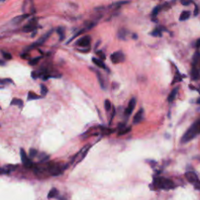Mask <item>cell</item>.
I'll return each mask as SVG.
<instances>
[{
  "instance_id": "cell-36",
  "label": "cell",
  "mask_w": 200,
  "mask_h": 200,
  "mask_svg": "<svg viewBox=\"0 0 200 200\" xmlns=\"http://www.w3.org/2000/svg\"><path fill=\"white\" fill-rule=\"evenodd\" d=\"M97 55L100 56V60H105L106 59V56H105V54L102 51H100V52H97Z\"/></svg>"
},
{
  "instance_id": "cell-26",
  "label": "cell",
  "mask_w": 200,
  "mask_h": 200,
  "mask_svg": "<svg viewBox=\"0 0 200 200\" xmlns=\"http://www.w3.org/2000/svg\"><path fill=\"white\" fill-rule=\"evenodd\" d=\"M161 8H162V6H156V7H155L153 10H152V17H156L157 15H158L159 12L160 11Z\"/></svg>"
},
{
  "instance_id": "cell-22",
  "label": "cell",
  "mask_w": 200,
  "mask_h": 200,
  "mask_svg": "<svg viewBox=\"0 0 200 200\" xmlns=\"http://www.w3.org/2000/svg\"><path fill=\"white\" fill-rule=\"evenodd\" d=\"M185 77V76L180 74L179 72H178V71H177V74H176V75L174 76V80H173L172 85H174V84H175V83H177V82H180V81H181L182 78H183V77Z\"/></svg>"
},
{
  "instance_id": "cell-6",
  "label": "cell",
  "mask_w": 200,
  "mask_h": 200,
  "mask_svg": "<svg viewBox=\"0 0 200 200\" xmlns=\"http://www.w3.org/2000/svg\"><path fill=\"white\" fill-rule=\"evenodd\" d=\"M38 27V21L36 18H32V20L28 22L27 24L23 27L24 32H32V31H36Z\"/></svg>"
},
{
  "instance_id": "cell-10",
  "label": "cell",
  "mask_w": 200,
  "mask_h": 200,
  "mask_svg": "<svg viewBox=\"0 0 200 200\" xmlns=\"http://www.w3.org/2000/svg\"><path fill=\"white\" fill-rule=\"evenodd\" d=\"M143 115H144V110L142 108H141L138 111V112L135 115L133 119V123L135 124H139L141 121L143 120Z\"/></svg>"
},
{
  "instance_id": "cell-39",
  "label": "cell",
  "mask_w": 200,
  "mask_h": 200,
  "mask_svg": "<svg viewBox=\"0 0 200 200\" xmlns=\"http://www.w3.org/2000/svg\"><path fill=\"white\" fill-rule=\"evenodd\" d=\"M196 47H197V48H199V47H200V38H199V39L197 40V41H196Z\"/></svg>"
},
{
  "instance_id": "cell-18",
  "label": "cell",
  "mask_w": 200,
  "mask_h": 200,
  "mask_svg": "<svg viewBox=\"0 0 200 200\" xmlns=\"http://www.w3.org/2000/svg\"><path fill=\"white\" fill-rule=\"evenodd\" d=\"M95 72H96V75H97V78H98V80H99V83L100 86H101V88H102V89H105L106 86H105L104 80H103V78H102V74H100L99 71H95Z\"/></svg>"
},
{
  "instance_id": "cell-20",
  "label": "cell",
  "mask_w": 200,
  "mask_h": 200,
  "mask_svg": "<svg viewBox=\"0 0 200 200\" xmlns=\"http://www.w3.org/2000/svg\"><path fill=\"white\" fill-rule=\"evenodd\" d=\"M162 27H156L151 32V35L155 36V37H161L162 36Z\"/></svg>"
},
{
  "instance_id": "cell-31",
  "label": "cell",
  "mask_w": 200,
  "mask_h": 200,
  "mask_svg": "<svg viewBox=\"0 0 200 200\" xmlns=\"http://www.w3.org/2000/svg\"><path fill=\"white\" fill-rule=\"evenodd\" d=\"M40 87H41V94H42V96H46L47 92H48V88H46L45 85H41Z\"/></svg>"
},
{
  "instance_id": "cell-1",
  "label": "cell",
  "mask_w": 200,
  "mask_h": 200,
  "mask_svg": "<svg viewBox=\"0 0 200 200\" xmlns=\"http://www.w3.org/2000/svg\"><path fill=\"white\" fill-rule=\"evenodd\" d=\"M200 135V120L196 121L184 134L181 139V143H187L193 140L197 135Z\"/></svg>"
},
{
  "instance_id": "cell-8",
  "label": "cell",
  "mask_w": 200,
  "mask_h": 200,
  "mask_svg": "<svg viewBox=\"0 0 200 200\" xmlns=\"http://www.w3.org/2000/svg\"><path fill=\"white\" fill-rule=\"evenodd\" d=\"M135 106H136V99L132 98L131 100H130L127 107L125 109L124 114L126 115V116H130V115L131 114V112H133L135 108Z\"/></svg>"
},
{
  "instance_id": "cell-28",
  "label": "cell",
  "mask_w": 200,
  "mask_h": 200,
  "mask_svg": "<svg viewBox=\"0 0 200 200\" xmlns=\"http://www.w3.org/2000/svg\"><path fill=\"white\" fill-rule=\"evenodd\" d=\"M104 106H105V110H106V111H110L111 110V108H112V104H111L110 101L109 99L105 100Z\"/></svg>"
},
{
  "instance_id": "cell-23",
  "label": "cell",
  "mask_w": 200,
  "mask_h": 200,
  "mask_svg": "<svg viewBox=\"0 0 200 200\" xmlns=\"http://www.w3.org/2000/svg\"><path fill=\"white\" fill-rule=\"evenodd\" d=\"M41 98V96H38L34 92H28V95H27V100L30 101V100H35V99H38Z\"/></svg>"
},
{
  "instance_id": "cell-27",
  "label": "cell",
  "mask_w": 200,
  "mask_h": 200,
  "mask_svg": "<svg viewBox=\"0 0 200 200\" xmlns=\"http://www.w3.org/2000/svg\"><path fill=\"white\" fill-rule=\"evenodd\" d=\"M41 59H42V56H38V57H35V58L31 59V60L29 61V64L31 65V66H35V65H36L38 62H39Z\"/></svg>"
},
{
  "instance_id": "cell-33",
  "label": "cell",
  "mask_w": 200,
  "mask_h": 200,
  "mask_svg": "<svg viewBox=\"0 0 200 200\" xmlns=\"http://www.w3.org/2000/svg\"><path fill=\"white\" fill-rule=\"evenodd\" d=\"M0 83L1 85H3V84H8V83H12V81L11 79H2L0 81Z\"/></svg>"
},
{
  "instance_id": "cell-25",
  "label": "cell",
  "mask_w": 200,
  "mask_h": 200,
  "mask_svg": "<svg viewBox=\"0 0 200 200\" xmlns=\"http://www.w3.org/2000/svg\"><path fill=\"white\" fill-rule=\"evenodd\" d=\"M56 32H57L59 35H60V41L64 39V37H65L64 30H63L62 27H58V28L56 29Z\"/></svg>"
},
{
  "instance_id": "cell-7",
  "label": "cell",
  "mask_w": 200,
  "mask_h": 200,
  "mask_svg": "<svg viewBox=\"0 0 200 200\" xmlns=\"http://www.w3.org/2000/svg\"><path fill=\"white\" fill-rule=\"evenodd\" d=\"M90 42H91V37L89 35H87L84 36L79 40H77L76 45L81 47H88L90 45Z\"/></svg>"
},
{
  "instance_id": "cell-34",
  "label": "cell",
  "mask_w": 200,
  "mask_h": 200,
  "mask_svg": "<svg viewBox=\"0 0 200 200\" xmlns=\"http://www.w3.org/2000/svg\"><path fill=\"white\" fill-rule=\"evenodd\" d=\"M38 77H39V74L38 73V72H35V71L31 72V77L33 79H36V78H38Z\"/></svg>"
},
{
  "instance_id": "cell-12",
  "label": "cell",
  "mask_w": 200,
  "mask_h": 200,
  "mask_svg": "<svg viewBox=\"0 0 200 200\" xmlns=\"http://www.w3.org/2000/svg\"><path fill=\"white\" fill-rule=\"evenodd\" d=\"M17 165H6L5 167H2V169H1V174H10L11 171H15V169L17 168Z\"/></svg>"
},
{
  "instance_id": "cell-21",
  "label": "cell",
  "mask_w": 200,
  "mask_h": 200,
  "mask_svg": "<svg viewBox=\"0 0 200 200\" xmlns=\"http://www.w3.org/2000/svg\"><path fill=\"white\" fill-rule=\"evenodd\" d=\"M127 34H128V31H127V30L121 29L118 31V38H120V39L125 40L126 36L127 35Z\"/></svg>"
},
{
  "instance_id": "cell-32",
  "label": "cell",
  "mask_w": 200,
  "mask_h": 200,
  "mask_svg": "<svg viewBox=\"0 0 200 200\" xmlns=\"http://www.w3.org/2000/svg\"><path fill=\"white\" fill-rule=\"evenodd\" d=\"M85 29H82V30H81V31H78V32H77V33H76V34H75L74 35H73V37L71 38V39L69 40L68 42H67V44H68V43H69V42H71V41H72V40H73V39H74L75 38H77V36H79V35H81V34H82V33H83L84 31H85Z\"/></svg>"
},
{
  "instance_id": "cell-3",
  "label": "cell",
  "mask_w": 200,
  "mask_h": 200,
  "mask_svg": "<svg viewBox=\"0 0 200 200\" xmlns=\"http://www.w3.org/2000/svg\"><path fill=\"white\" fill-rule=\"evenodd\" d=\"M52 30H51V31H49L47 33L45 34L44 35H42V37L40 38L39 39H38L36 42H34L33 44H31V46H30L29 47L27 48V50L37 48V47H38V46H42V44H44L46 42V40L48 39L49 38V36L52 35Z\"/></svg>"
},
{
  "instance_id": "cell-14",
  "label": "cell",
  "mask_w": 200,
  "mask_h": 200,
  "mask_svg": "<svg viewBox=\"0 0 200 200\" xmlns=\"http://www.w3.org/2000/svg\"><path fill=\"white\" fill-rule=\"evenodd\" d=\"M178 90H179L178 87H176V88H174L172 91H171V92L170 93L168 97H167V100H168L169 102H172L175 99L176 96H177V94L178 93Z\"/></svg>"
},
{
  "instance_id": "cell-5",
  "label": "cell",
  "mask_w": 200,
  "mask_h": 200,
  "mask_svg": "<svg viewBox=\"0 0 200 200\" xmlns=\"http://www.w3.org/2000/svg\"><path fill=\"white\" fill-rule=\"evenodd\" d=\"M110 60L114 64L119 62H123L125 60V56L121 51H117L110 55Z\"/></svg>"
},
{
  "instance_id": "cell-9",
  "label": "cell",
  "mask_w": 200,
  "mask_h": 200,
  "mask_svg": "<svg viewBox=\"0 0 200 200\" xmlns=\"http://www.w3.org/2000/svg\"><path fill=\"white\" fill-rule=\"evenodd\" d=\"M185 175L186 179L188 181V182L193 184V185H195L196 182H198L199 181L197 174L196 173L192 172V171H188V172H186Z\"/></svg>"
},
{
  "instance_id": "cell-4",
  "label": "cell",
  "mask_w": 200,
  "mask_h": 200,
  "mask_svg": "<svg viewBox=\"0 0 200 200\" xmlns=\"http://www.w3.org/2000/svg\"><path fill=\"white\" fill-rule=\"evenodd\" d=\"M21 158L24 167H26L27 168H34L35 167L33 162L27 156V153L25 152V150H24L23 149H21Z\"/></svg>"
},
{
  "instance_id": "cell-37",
  "label": "cell",
  "mask_w": 200,
  "mask_h": 200,
  "mask_svg": "<svg viewBox=\"0 0 200 200\" xmlns=\"http://www.w3.org/2000/svg\"><path fill=\"white\" fill-rule=\"evenodd\" d=\"M127 3H130V2H126V1H122V2H115V3H113V5H117V6H120V5L127 4Z\"/></svg>"
},
{
  "instance_id": "cell-17",
  "label": "cell",
  "mask_w": 200,
  "mask_h": 200,
  "mask_svg": "<svg viewBox=\"0 0 200 200\" xmlns=\"http://www.w3.org/2000/svg\"><path fill=\"white\" fill-rule=\"evenodd\" d=\"M190 16H191V12H190L189 11H183V12L181 13V15H180L179 17L180 21H187L188 19L190 17Z\"/></svg>"
},
{
  "instance_id": "cell-40",
  "label": "cell",
  "mask_w": 200,
  "mask_h": 200,
  "mask_svg": "<svg viewBox=\"0 0 200 200\" xmlns=\"http://www.w3.org/2000/svg\"><path fill=\"white\" fill-rule=\"evenodd\" d=\"M133 38H134V39H137V38H138L137 35H135V34H134V35H133Z\"/></svg>"
},
{
  "instance_id": "cell-24",
  "label": "cell",
  "mask_w": 200,
  "mask_h": 200,
  "mask_svg": "<svg viewBox=\"0 0 200 200\" xmlns=\"http://www.w3.org/2000/svg\"><path fill=\"white\" fill-rule=\"evenodd\" d=\"M131 127H125L124 128H123V129H121L119 131L118 135L119 136L124 135H126V134L129 133L130 131H131Z\"/></svg>"
},
{
  "instance_id": "cell-41",
  "label": "cell",
  "mask_w": 200,
  "mask_h": 200,
  "mask_svg": "<svg viewBox=\"0 0 200 200\" xmlns=\"http://www.w3.org/2000/svg\"><path fill=\"white\" fill-rule=\"evenodd\" d=\"M196 102L198 103V104L200 105V98H199L198 99H197V101H196Z\"/></svg>"
},
{
  "instance_id": "cell-2",
  "label": "cell",
  "mask_w": 200,
  "mask_h": 200,
  "mask_svg": "<svg viewBox=\"0 0 200 200\" xmlns=\"http://www.w3.org/2000/svg\"><path fill=\"white\" fill-rule=\"evenodd\" d=\"M152 186L156 189H162V190H171L174 189L176 185L171 179L166 178L163 177H154Z\"/></svg>"
},
{
  "instance_id": "cell-35",
  "label": "cell",
  "mask_w": 200,
  "mask_h": 200,
  "mask_svg": "<svg viewBox=\"0 0 200 200\" xmlns=\"http://www.w3.org/2000/svg\"><path fill=\"white\" fill-rule=\"evenodd\" d=\"M195 6H196V7H195V12H194V16H195V17H196V16L199 14V8L198 5L196 4V5H195Z\"/></svg>"
},
{
  "instance_id": "cell-29",
  "label": "cell",
  "mask_w": 200,
  "mask_h": 200,
  "mask_svg": "<svg viewBox=\"0 0 200 200\" xmlns=\"http://www.w3.org/2000/svg\"><path fill=\"white\" fill-rule=\"evenodd\" d=\"M38 155V150L35 149H31L29 151V157L30 158H35Z\"/></svg>"
},
{
  "instance_id": "cell-16",
  "label": "cell",
  "mask_w": 200,
  "mask_h": 200,
  "mask_svg": "<svg viewBox=\"0 0 200 200\" xmlns=\"http://www.w3.org/2000/svg\"><path fill=\"white\" fill-rule=\"evenodd\" d=\"M59 196V191L56 188H52L48 194V199L57 198Z\"/></svg>"
},
{
  "instance_id": "cell-38",
  "label": "cell",
  "mask_w": 200,
  "mask_h": 200,
  "mask_svg": "<svg viewBox=\"0 0 200 200\" xmlns=\"http://www.w3.org/2000/svg\"><path fill=\"white\" fill-rule=\"evenodd\" d=\"M191 3H193V2H192V1H182L181 2V4L184 5V6H188Z\"/></svg>"
},
{
  "instance_id": "cell-30",
  "label": "cell",
  "mask_w": 200,
  "mask_h": 200,
  "mask_svg": "<svg viewBox=\"0 0 200 200\" xmlns=\"http://www.w3.org/2000/svg\"><path fill=\"white\" fill-rule=\"evenodd\" d=\"M2 56H3V58H4L5 60H10L12 59V55H11L10 53H9V52L2 51Z\"/></svg>"
},
{
  "instance_id": "cell-11",
  "label": "cell",
  "mask_w": 200,
  "mask_h": 200,
  "mask_svg": "<svg viewBox=\"0 0 200 200\" xmlns=\"http://www.w3.org/2000/svg\"><path fill=\"white\" fill-rule=\"evenodd\" d=\"M191 76L193 80H198L200 77L199 74V70L197 68V65L195 63H192V71H191Z\"/></svg>"
},
{
  "instance_id": "cell-19",
  "label": "cell",
  "mask_w": 200,
  "mask_h": 200,
  "mask_svg": "<svg viewBox=\"0 0 200 200\" xmlns=\"http://www.w3.org/2000/svg\"><path fill=\"white\" fill-rule=\"evenodd\" d=\"M10 105H13V106H18L20 107H22L24 105V102L23 100L21 99H17V98H14L12 99V101L10 102Z\"/></svg>"
},
{
  "instance_id": "cell-15",
  "label": "cell",
  "mask_w": 200,
  "mask_h": 200,
  "mask_svg": "<svg viewBox=\"0 0 200 200\" xmlns=\"http://www.w3.org/2000/svg\"><path fill=\"white\" fill-rule=\"evenodd\" d=\"M92 62H93L96 66H98L99 67H100V68L104 69V70H107V67H106V66L105 65V63L103 62V61H102V60L94 57V58H92Z\"/></svg>"
},
{
  "instance_id": "cell-13",
  "label": "cell",
  "mask_w": 200,
  "mask_h": 200,
  "mask_svg": "<svg viewBox=\"0 0 200 200\" xmlns=\"http://www.w3.org/2000/svg\"><path fill=\"white\" fill-rule=\"evenodd\" d=\"M30 14H27V13H24L22 15H20V16H17V17H14V18L12 20V23L14 24H17L21 23L22 21H24L25 19L29 17Z\"/></svg>"
}]
</instances>
